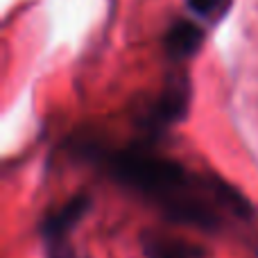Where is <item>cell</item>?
Segmentation results:
<instances>
[{
    "mask_svg": "<svg viewBox=\"0 0 258 258\" xmlns=\"http://www.w3.org/2000/svg\"><path fill=\"white\" fill-rule=\"evenodd\" d=\"M141 247L145 258H206V249L159 229H145L141 233Z\"/></svg>",
    "mask_w": 258,
    "mask_h": 258,
    "instance_id": "4",
    "label": "cell"
},
{
    "mask_svg": "<svg viewBox=\"0 0 258 258\" xmlns=\"http://www.w3.org/2000/svg\"><path fill=\"white\" fill-rule=\"evenodd\" d=\"M186 3L195 14H200V16H209V14L215 12V7L220 5V0H186Z\"/></svg>",
    "mask_w": 258,
    "mask_h": 258,
    "instance_id": "7",
    "label": "cell"
},
{
    "mask_svg": "<svg viewBox=\"0 0 258 258\" xmlns=\"http://www.w3.org/2000/svg\"><path fill=\"white\" fill-rule=\"evenodd\" d=\"M188 107H190V82L186 75H174L143 107V111L136 116V122L150 141H156L165 129L186 118Z\"/></svg>",
    "mask_w": 258,
    "mask_h": 258,
    "instance_id": "2",
    "label": "cell"
},
{
    "mask_svg": "<svg viewBox=\"0 0 258 258\" xmlns=\"http://www.w3.org/2000/svg\"><path fill=\"white\" fill-rule=\"evenodd\" d=\"M91 195L86 192H77V195L68 197L63 204L54 206L52 211L45 213V218L39 222V236L45 240H52V238H66L75 231V227L80 224V220L84 218L91 211Z\"/></svg>",
    "mask_w": 258,
    "mask_h": 258,
    "instance_id": "3",
    "label": "cell"
},
{
    "mask_svg": "<svg viewBox=\"0 0 258 258\" xmlns=\"http://www.w3.org/2000/svg\"><path fill=\"white\" fill-rule=\"evenodd\" d=\"M45 258H86L82 251H77L71 245V236L66 238H52V240H45Z\"/></svg>",
    "mask_w": 258,
    "mask_h": 258,
    "instance_id": "6",
    "label": "cell"
},
{
    "mask_svg": "<svg viewBox=\"0 0 258 258\" xmlns=\"http://www.w3.org/2000/svg\"><path fill=\"white\" fill-rule=\"evenodd\" d=\"M68 150L172 224L220 233L256 215L254 204L227 179L159 154L147 141L111 145L95 134H75Z\"/></svg>",
    "mask_w": 258,
    "mask_h": 258,
    "instance_id": "1",
    "label": "cell"
},
{
    "mask_svg": "<svg viewBox=\"0 0 258 258\" xmlns=\"http://www.w3.org/2000/svg\"><path fill=\"white\" fill-rule=\"evenodd\" d=\"M202 39H204V32H202L195 23L177 21L165 32V39H163L165 54H168L170 59L183 61V59H188L190 54L197 52V48L202 45Z\"/></svg>",
    "mask_w": 258,
    "mask_h": 258,
    "instance_id": "5",
    "label": "cell"
}]
</instances>
